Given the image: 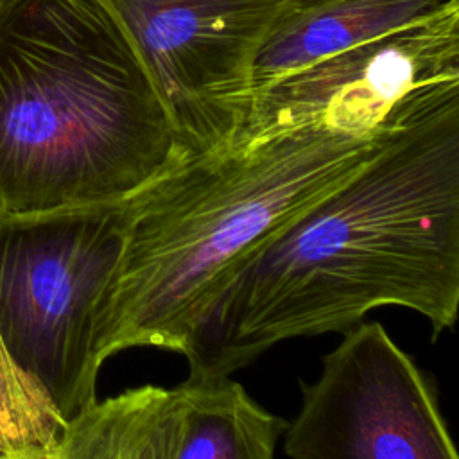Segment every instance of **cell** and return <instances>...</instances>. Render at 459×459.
<instances>
[{"mask_svg":"<svg viewBox=\"0 0 459 459\" xmlns=\"http://www.w3.org/2000/svg\"><path fill=\"white\" fill-rule=\"evenodd\" d=\"M455 0H292L255 63V93L351 45L432 16Z\"/></svg>","mask_w":459,"mask_h":459,"instance_id":"obj_8","label":"cell"},{"mask_svg":"<svg viewBox=\"0 0 459 459\" xmlns=\"http://www.w3.org/2000/svg\"><path fill=\"white\" fill-rule=\"evenodd\" d=\"M63 427L45 394L16 366L0 339V455L54 448Z\"/></svg>","mask_w":459,"mask_h":459,"instance_id":"obj_11","label":"cell"},{"mask_svg":"<svg viewBox=\"0 0 459 459\" xmlns=\"http://www.w3.org/2000/svg\"><path fill=\"white\" fill-rule=\"evenodd\" d=\"M459 79V0L258 90L238 140L296 127L368 136L414 90Z\"/></svg>","mask_w":459,"mask_h":459,"instance_id":"obj_7","label":"cell"},{"mask_svg":"<svg viewBox=\"0 0 459 459\" xmlns=\"http://www.w3.org/2000/svg\"><path fill=\"white\" fill-rule=\"evenodd\" d=\"M368 136L296 127L235 140L174 165L124 199V242L93 333L99 368L127 350L183 357L215 298L258 247L382 147Z\"/></svg>","mask_w":459,"mask_h":459,"instance_id":"obj_2","label":"cell"},{"mask_svg":"<svg viewBox=\"0 0 459 459\" xmlns=\"http://www.w3.org/2000/svg\"><path fill=\"white\" fill-rule=\"evenodd\" d=\"M382 147L233 273L185 355L190 377H230L274 344L346 332L378 307L421 314L432 335L459 308V79L414 90Z\"/></svg>","mask_w":459,"mask_h":459,"instance_id":"obj_1","label":"cell"},{"mask_svg":"<svg viewBox=\"0 0 459 459\" xmlns=\"http://www.w3.org/2000/svg\"><path fill=\"white\" fill-rule=\"evenodd\" d=\"M183 160L113 0H0V210L118 203Z\"/></svg>","mask_w":459,"mask_h":459,"instance_id":"obj_3","label":"cell"},{"mask_svg":"<svg viewBox=\"0 0 459 459\" xmlns=\"http://www.w3.org/2000/svg\"><path fill=\"white\" fill-rule=\"evenodd\" d=\"M174 459H274L287 421L230 377H186Z\"/></svg>","mask_w":459,"mask_h":459,"instance_id":"obj_10","label":"cell"},{"mask_svg":"<svg viewBox=\"0 0 459 459\" xmlns=\"http://www.w3.org/2000/svg\"><path fill=\"white\" fill-rule=\"evenodd\" d=\"M179 387L140 385L95 400L68 420L54 459H174Z\"/></svg>","mask_w":459,"mask_h":459,"instance_id":"obj_9","label":"cell"},{"mask_svg":"<svg viewBox=\"0 0 459 459\" xmlns=\"http://www.w3.org/2000/svg\"><path fill=\"white\" fill-rule=\"evenodd\" d=\"M183 158L240 138L255 63L292 0H113Z\"/></svg>","mask_w":459,"mask_h":459,"instance_id":"obj_5","label":"cell"},{"mask_svg":"<svg viewBox=\"0 0 459 459\" xmlns=\"http://www.w3.org/2000/svg\"><path fill=\"white\" fill-rule=\"evenodd\" d=\"M301 382L287 423L290 459H457L432 377L380 323H359Z\"/></svg>","mask_w":459,"mask_h":459,"instance_id":"obj_6","label":"cell"},{"mask_svg":"<svg viewBox=\"0 0 459 459\" xmlns=\"http://www.w3.org/2000/svg\"><path fill=\"white\" fill-rule=\"evenodd\" d=\"M124 242V201L0 210V339L63 423L97 400L93 333Z\"/></svg>","mask_w":459,"mask_h":459,"instance_id":"obj_4","label":"cell"},{"mask_svg":"<svg viewBox=\"0 0 459 459\" xmlns=\"http://www.w3.org/2000/svg\"><path fill=\"white\" fill-rule=\"evenodd\" d=\"M0 459H54V448H25L2 454Z\"/></svg>","mask_w":459,"mask_h":459,"instance_id":"obj_12","label":"cell"}]
</instances>
